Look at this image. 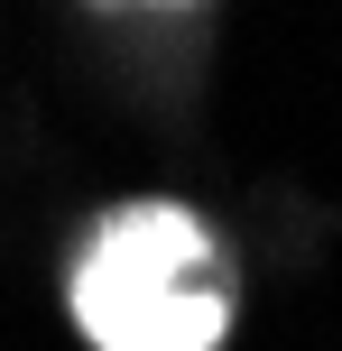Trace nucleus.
<instances>
[{"instance_id":"f03ea898","label":"nucleus","mask_w":342,"mask_h":351,"mask_svg":"<svg viewBox=\"0 0 342 351\" xmlns=\"http://www.w3.org/2000/svg\"><path fill=\"white\" fill-rule=\"evenodd\" d=\"M121 10H148V0H121Z\"/></svg>"},{"instance_id":"f257e3e1","label":"nucleus","mask_w":342,"mask_h":351,"mask_svg":"<svg viewBox=\"0 0 342 351\" xmlns=\"http://www.w3.org/2000/svg\"><path fill=\"white\" fill-rule=\"evenodd\" d=\"M213 241L185 204H130L74 268V324L93 351H213L222 342Z\"/></svg>"}]
</instances>
